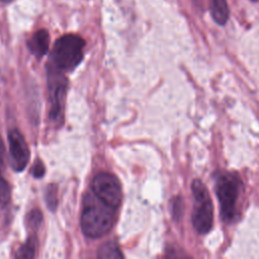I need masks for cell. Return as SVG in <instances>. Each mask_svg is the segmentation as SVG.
Segmentation results:
<instances>
[{"mask_svg":"<svg viewBox=\"0 0 259 259\" xmlns=\"http://www.w3.org/2000/svg\"><path fill=\"white\" fill-rule=\"evenodd\" d=\"M171 213L174 220L178 221L183 213V201L180 196H175L171 200Z\"/></svg>","mask_w":259,"mask_h":259,"instance_id":"13","label":"cell"},{"mask_svg":"<svg viewBox=\"0 0 259 259\" xmlns=\"http://www.w3.org/2000/svg\"><path fill=\"white\" fill-rule=\"evenodd\" d=\"M11 189L8 182L0 174V208L4 207L10 200Z\"/></svg>","mask_w":259,"mask_h":259,"instance_id":"12","label":"cell"},{"mask_svg":"<svg viewBox=\"0 0 259 259\" xmlns=\"http://www.w3.org/2000/svg\"><path fill=\"white\" fill-rule=\"evenodd\" d=\"M115 207L107 204L95 194L86 195L81 214V228L90 238L107 234L115 221Z\"/></svg>","mask_w":259,"mask_h":259,"instance_id":"1","label":"cell"},{"mask_svg":"<svg viewBox=\"0 0 259 259\" xmlns=\"http://www.w3.org/2000/svg\"><path fill=\"white\" fill-rule=\"evenodd\" d=\"M9 161L14 171H22L29 160V149L22 134L17 130H12L8 134Z\"/></svg>","mask_w":259,"mask_h":259,"instance_id":"7","label":"cell"},{"mask_svg":"<svg viewBox=\"0 0 259 259\" xmlns=\"http://www.w3.org/2000/svg\"><path fill=\"white\" fill-rule=\"evenodd\" d=\"M46 200L48 203V206L51 209H55L57 204H58V199H57V186L56 185H49L46 191Z\"/></svg>","mask_w":259,"mask_h":259,"instance_id":"14","label":"cell"},{"mask_svg":"<svg viewBox=\"0 0 259 259\" xmlns=\"http://www.w3.org/2000/svg\"><path fill=\"white\" fill-rule=\"evenodd\" d=\"M31 174L36 178H39L45 174V166L40 161H35V163L31 167Z\"/></svg>","mask_w":259,"mask_h":259,"instance_id":"15","label":"cell"},{"mask_svg":"<svg viewBox=\"0 0 259 259\" xmlns=\"http://www.w3.org/2000/svg\"><path fill=\"white\" fill-rule=\"evenodd\" d=\"M28 217H29V223L32 224L33 226H37L41 221V213L37 209H33Z\"/></svg>","mask_w":259,"mask_h":259,"instance_id":"16","label":"cell"},{"mask_svg":"<svg viewBox=\"0 0 259 259\" xmlns=\"http://www.w3.org/2000/svg\"><path fill=\"white\" fill-rule=\"evenodd\" d=\"M93 193L107 204L117 207L121 200V186L115 175L108 172H100L92 181Z\"/></svg>","mask_w":259,"mask_h":259,"instance_id":"6","label":"cell"},{"mask_svg":"<svg viewBox=\"0 0 259 259\" xmlns=\"http://www.w3.org/2000/svg\"><path fill=\"white\" fill-rule=\"evenodd\" d=\"M242 181L237 173L222 171L215 177L214 190L220 202L221 218L225 223H232L237 214V202Z\"/></svg>","mask_w":259,"mask_h":259,"instance_id":"3","label":"cell"},{"mask_svg":"<svg viewBox=\"0 0 259 259\" xmlns=\"http://www.w3.org/2000/svg\"><path fill=\"white\" fill-rule=\"evenodd\" d=\"M99 258L107 259V258H122L123 255L120 252L117 244L113 241L106 242L103 244L99 250H98V255Z\"/></svg>","mask_w":259,"mask_h":259,"instance_id":"10","label":"cell"},{"mask_svg":"<svg viewBox=\"0 0 259 259\" xmlns=\"http://www.w3.org/2000/svg\"><path fill=\"white\" fill-rule=\"evenodd\" d=\"M85 41L76 34H65L57 39L54 45L49 69L58 72H67L75 69L83 59Z\"/></svg>","mask_w":259,"mask_h":259,"instance_id":"2","label":"cell"},{"mask_svg":"<svg viewBox=\"0 0 259 259\" xmlns=\"http://www.w3.org/2000/svg\"><path fill=\"white\" fill-rule=\"evenodd\" d=\"M4 154H5V148H4L3 141H2V139L0 138V165H1V164H2V162H3Z\"/></svg>","mask_w":259,"mask_h":259,"instance_id":"17","label":"cell"},{"mask_svg":"<svg viewBox=\"0 0 259 259\" xmlns=\"http://www.w3.org/2000/svg\"><path fill=\"white\" fill-rule=\"evenodd\" d=\"M191 191L194 198L191 214L192 226L198 234H207L213 224V205L208 190L200 179H193Z\"/></svg>","mask_w":259,"mask_h":259,"instance_id":"4","label":"cell"},{"mask_svg":"<svg viewBox=\"0 0 259 259\" xmlns=\"http://www.w3.org/2000/svg\"><path fill=\"white\" fill-rule=\"evenodd\" d=\"M50 35L47 30L40 29L33 33V35L27 41V47L31 54L38 59L45 56L49 50Z\"/></svg>","mask_w":259,"mask_h":259,"instance_id":"8","label":"cell"},{"mask_svg":"<svg viewBox=\"0 0 259 259\" xmlns=\"http://www.w3.org/2000/svg\"><path fill=\"white\" fill-rule=\"evenodd\" d=\"M67 87L68 81L62 72L49 70L50 118L54 122L62 121Z\"/></svg>","mask_w":259,"mask_h":259,"instance_id":"5","label":"cell"},{"mask_svg":"<svg viewBox=\"0 0 259 259\" xmlns=\"http://www.w3.org/2000/svg\"><path fill=\"white\" fill-rule=\"evenodd\" d=\"M210 13L218 24H226L230 14L227 0H210Z\"/></svg>","mask_w":259,"mask_h":259,"instance_id":"9","label":"cell"},{"mask_svg":"<svg viewBox=\"0 0 259 259\" xmlns=\"http://www.w3.org/2000/svg\"><path fill=\"white\" fill-rule=\"evenodd\" d=\"M9 1H11V0H0V2H4V3H7Z\"/></svg>","mask_w":259,"mask_h":259,"instance_id":"18","label":"cell"},{"mask_svg":"<svg viewBox=\"0 0 259 259\" xmlns=\"http://www.w3.org/2000/svg\"><path fill=\"white\" fill-rule=\"evenodd\" d=\"M35 250V241L30 238L27 240L25 244H23L16 253V257L18 258H32L34 256Z\"/></svg>","mask_w":259,"mask_h":259,"instance_id":"11","label":"cell"}]
</instances>
